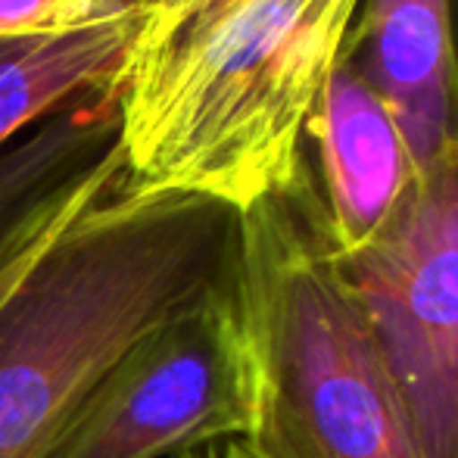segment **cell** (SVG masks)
Masks as SVG:
<instances>
[{"label":"cell","instance_id":"obj_6","mask_svg":"<svg viewBox=\"0 0 458 458\" xmlns=\"http://www.w3.org/2000/svg\"><path fill=\"white\" fill-rule=\"evenodd\" d=\"M125 175L119 91L85 94L0 150V275Z\"/></svg>","mask_w":458,"mask_h":458},{"label":"cell","instance_id":"obj_8","mask_svg":"<svg viewBox=\"0 0 458 458\" xmlns=\"http://www.w3.org/2000/svg\"><path fill=\"white\" fill-rule=\"evenodd\" d=\"M302 150L315 169L337 253L365 247L415 182L396 122L344 54L318 94Z\"/></svg>","mask_w":458,"mask_h":458},{"label":"cell","instance_id":"obj_4","mask_svg":"<svg viewBox=\"0 0 458 458\" xmlns=\"http://www.w3.org/2000/svg\"><path fill=\"white\" fill-rule=\"evenodd\" d=\"M337 268L418 453L458 458V140Z\"/></svg>","mask_w":458,"mask_h":458},{"label":"cell","instance_id":"obj_1","mask_svg":"<svg viewBox=\"0 0 458 458\" xmlns=\"http://www.w3.org/2000/svg\"><path fill=\"white\" fill-rule=\"evenodd\" d=\"M241 209L122 178L0 300V458H44L94 380L159 321L228 287Z\"/></svg>","mask_w":458,"mask_h":458},{"label":"cell","instance_id":"obj_14","mask_svg":"<svg viewBox=\"0 0 458 458\" xmlns=\"http://www.w3.org/2000/svg\"><path fill=\"white\" fill-rule=\"evenodd\" d=\"M449 6V35H453V56H455V69H458V0H446Z\"/></svg>","mask_w":458,"mask_h":458},{"label":"cell","instance_id":"obj_9","mask_svg":"<svg viewBox=\"0 0 458 458\" xmlns=\"http://www.w3.org/2000/svg\"><path fill=\"white\" fill-rule=\"evenodd\" d=\"M144 6L56 35L0 38V150L85 94L119 88Z\"/></svg>","mask_w":458,"mask_h":458},{"label":"cell","instance_id":"obj_5","mask_svg":"<svg viewBox=\"0 0 458 458\" xmlns=\"http://www.w3.org/2000/svg\"><path fill=\"white\" fill-rule=\"evenodd\" d=\"M250 424L253 380L231 281L125 346L44 458H175L243 440Z\"/></svg>","mask_w":458,"mask_h":458},{"label":"cell","instance_id":"obj_3","mask_svg":"<svg viewBox=\"0 0 458 458\" xmlns=\"http://www.w3.org/2000/svg\"><path fill=\"white\" fill-rule=\"evenodd\" d=\"M234 302L253 380V458H421L337 268L306 150L241 212Z\"/></svg>","mask_w":458,"mask_h":458},{"label":"cell","instance_id":"obj_2","mask_svg":"<svg viewBox=\"0 0 458 458\" xmlns=\"http://www.w3.org/2000/svg\"><path fill=\"white\" fill-rule=\"evenodd\" d=\"M362 0H228L125 63L119 119L131 193L247 209L293 178L306 125Z\"/></svg>","mask_w":458,"mask_h":458},{"label":"cell","instance_id":"obj_13","mask_svg":"<svg viewBox=\"0 0 458 458\" xmlns=\"http://www.w3.org/2000/svg\"><path fill=\"white\" fill-rule=\"evenodd\" d=\"M47 243H50V241H47ZM47 243H44V247H47ZM44 247H38V250H35V253H31V256H25V259H22V262H19V266H13V268H10V272H6V275H0V300H4V296H6V293H10V290H13V284H16V281H19V277H22V275H25V268H29V266H31V262H35V256H38V253H41V250H44Z\"/></svg>","mask_w":458,"mask_h":458},{"label":"cell","instance_id":"obj_10","mask_svg":"<svg viewBox=\"0 0 458 458\" xmlns=\"http://www.w3.org/2000/svg\"><path fill=\"white\" fill-rule=\"evenodd\" d=\"M122 10L125 0H0V38L72 31Z\"/></svg>","mask_w":458,"mask_h":458},{"label":"cell","instance_id":"obj_7","mask_svg":"<svg viewBox=\"0 0 458 458\" xmlns=\"http://www.w3.org/2000/svg\"><path fill=\"white\" fill-rule=\"evenodd\" d=\"M340 54L393 115L411 169L458 140V69L446 0H362Z\"/></svg>","mask_w":458,"mask_h":458},{"label":"cell","instance_id":"obj_12","mask_svg":"<svg viewBox=\"0 0 458 458\" xmlns=\"http://www.w3.org/2000/svg\"><path fill=\"white\" fill-rule=\"evenodd\" d=\"M175 458H253L237 440H225V443H209V446H197L187 449V453Z\"/></svg>","mask_w":458,"mask_h":458},{"label":"cell","instance_id":"obj_11","mask_svg":"<svg viewBox=\"0 0 458 458\" xmlns=\"http://www.w3.org/2000/svg\"><path fill=\"white\" fill-rule=\"evenodd\" d=\"M225 4L228 0H150L144 6V29H140L128 60H138V56H150L157 50H163L182 31L197 25L199 19H206L209 13H216Z\"/></svg>","mask_w":458,"mask_h":458},{"label":"cell","instance_id":"obj_15","mask_svg":"<svg viewBox=\"0 0 458 458\" xmlns=\"http://www.w3.org/2000/svg\"><path fill=\"white\" fill-rule=\"evenodd\" d=\"M125 4H128V6H147L150 0H125Z\"/></svg>","mask_w":458,"mask_h":458}]
</instances>
